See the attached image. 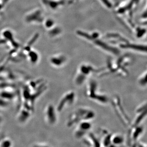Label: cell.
I'll use <instances>...</instances> for the list:
<instances>
[{"label": "cell", "instance_id": "obj_1", "mask_svg": "<svg viewBox=\"0 0 147 147\" xmlns=\"http://www.w3.org/2000/svg\"><path fill=\"white\" fill-rule=\"evenodd\" d=\"M95 112L91 109L85 107H80L70 114L67 121L68 127L77 125L85 121H90L95 117Z\"/></svg>", "mask_w": 147, "mask_h": 147}, {"label": "cell", "instance_id": "obj_2", "mask_svg": "<svg viewBox=\"0 0 147 147\" xmlns=\"http://www.w3.org/2000/svg\"><path fill=\"white\" fill-rule=\"evenodd\" d=\"M98 85L96 81L92 80L87 86L85 95L87 98L99 103L106 104L109 101L107 96L97 91Z\"/></svg>", "mask_w": 147, "mask_h": 147}, {"label": "cell", "instance_id": "obj_3", "mask_svg": "<svg viewBox=\"0 0 147 147\" xmlns=\"http://www.w3.org/2000/svg\"><path fill=\"white\" fill-rule=\"evenodd\" d=\"M96 70L92 66L89 65L83 64L79 68L76 74L74 81L77 85H82L91 74L95 72Z\"/></svg>", "mask_w": 147, "mask_h": 147}, {"label": "cell", "instance_id": "obj_4", "mask_svg": "<svg viewBox=\"0 0 147 147\" xmlns=\"http://www.w3.org/2000/svg\"><path fill=\"white\" fill-rule=\"evenodd\" d=\"M76 99V94L74 91H69L63 96L58 103L57 111L62 112L67 107H69L73 104Z\"/></svg>", "mask_w": 147, "mask_h": 147}, {"label": "cell", "instance_id": "obj_5", "mask_svg": "<svg viewBox=\"0 0 147 147\" xmlns=\"http://www.w3.org/2000/svg\"><path fill=\"white\" fill-rule=\"evenodd\" d=\"M111 103L114 110L115 111L118 116L122 122L126 124L125 125H127L129 122L128 119L124 112L119 98L117 96H114L112 98Z\"/></svg>", "mask_w": 147, "mask_h": 147}, {"label": "cell", "instance_id": "obj_6", "mask_svg": "<svg viewBox=\"0 0 147 147\" xmlns=\"http://www.w3.org/2000/svg\"><path fill=\"white\" fill-rule=\"evenodd\" d=\"M74 131L75 138H80L85 135L92 128V124L89 121H81L77 124Z\"/></svg>", "mask_w": 147, "mask_h": 147}, {"label": "cell", "instance_id": "obj_7", "mask_svg": "<svg viewBox=\"0 0 147 147\" xmlns=\"http://www.w3.org/2000/svg\"><path fill=\"white\" fill-rule=\"evenodd\" d=\"M46 117L47 121L50 124L53 125L57 121V116L54 107L52 105H50L46 108Z\"/></svg>", "mask_w": 147, "mask_h": 147}, {"label": "cell", "instance_id": "obj_8", "mask_svg": "<svg viewBox=\"0 0 147 147\" xmlns=\"http://www.w3.org/2000/svg\"><path fill=\"white\" fill-rule=\"evenodd\" d=\"M85 143L88 146L92 147L101 146V143L95 135L92 133H89L86 138Z\"/></svg>", "mask_w": 147, "mask_h": 147}, {"label": "cell", "instance_id": "obj_9", "mask_svg": "<svg viewBox=\"0 0 147 147\" xmlns=\"http://www.w3.org/2000/svg\"><path fill=\"white\" fill-rule=\"evenodd\" d=\"M66 58L63 56H55L51 59V62L53 66L56 67L62 66L64 64L66 61Z\"/></svg>", "mask_w": 147, "mask_h": 147}, {"label": "cell", "instance_id": "obj_10", "mask_svg": "<svg viewBox=\"0 0 147 147\" xmlns=\"http://www.w3.org/2000/svg\"><path fill=\"white\" fill-rule=\"evenodd\" d=\"M123 138L119 134L112 135L111 136V144L112 146L119 145L123 142Z\"/></svg>", "mask_w": 147, "mask_h": 147}, {"label": "cell", "instance_id": "obj_11", "mask_svg": "<svg viewBox=\"0 0 147 147\" xmlns=\"http://www.w3.org/2000/svg\"><path fill=\"white\" fill-rule=\"evenodd\" d=\"M104 135L102 143L104 146H111V136L112 134L109 133L107 132H105L104 131Z\"/></svg>", "mask_w": 147, "mask_h": 147}]
</instances>
